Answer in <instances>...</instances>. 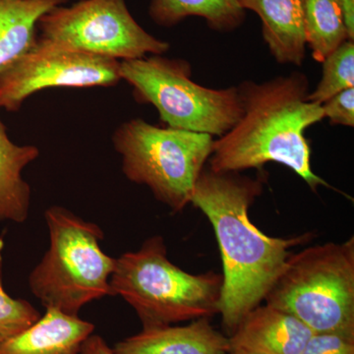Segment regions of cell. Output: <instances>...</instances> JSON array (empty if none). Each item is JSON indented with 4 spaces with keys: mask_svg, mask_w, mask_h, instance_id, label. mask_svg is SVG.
Here are the masks:
<instances>
[{
    "mask_svg": "<svg viewBox=\"0 0 354 354\" xmlns=\"http://www.w3.org/2000/svg\"><path fill=\"white\" fill-rule=\"evenodd\" d=\"M306 44L314 59L323 62L348 35L337 0H302Z\"/></svg>",
    "mask_w": 354,
    "mask_h": 354,
    "instance_id": "17",
    "label": "cell"
},
{
    "mask_svg": "<svg viewBox=\"0 0 354 354\" xmlns=\"http://www.w3.org/2000/svg\"><path fill=\"white\" fill-rule=\"evenodd\" d=\"M39 156L38 147L14 143L0 118V223L28 220L32 193L22 171Z\"/></svg>",
    "mask_w": 354,
    "mask_h": 354,
    "instance_id": "14",
    "label": "cell"
},
{
    "mask_svg": "<svg viewBox=\"0 0 354 354\" xmlns=\"http://www.w3.org/2000/svg\"><path fill=\"white\" fill-rule=\"evenodd\" d=\"M264 178L239 172L203 169L191 204L213 225L223 267L220 315L227 337L244 317L264 301L291 249L308 242L311 234L291 239L268 236L249 218V208L263 193Z\"/></svg>",
    "mask_w": 354,
    "mask_h": 354,
    "instance_id": "1",
    "label": "cell"
},
{
    "mask_svg": "<svg viewBox=\"0 0 354 354\" xmlns=\"http://www.w3.org/2000/svg\"><path fill=\"white\" fill-rule=\"evenodd\" d=\"M66 0H0V73L38 39L39 19Z\"/></svg>",
    "mask_w": 354,
    "mask_h": 354,
    "instance_id": "15",
    "label": "cell"
},
{
    "mask_svg": "<svg viewBox=\"0 0 354 354\" xmlns=\"http://www.w3.org/2000/svg\"><path fill=\"white\" fill-rule=\"evenodd\" d=\"M41 316L27 300L10 297L0 278V346L31 327Z\"/></svg>",
    "mask_w": 354,
    "mask_h": 354,
    "instance_id": "19",
    "label": "cell"
},
{
    "mask_svg": "<svg viewBox=\"0 0 354 354\" xmlns=\"http://www.w3.org/2000/svg\"><path fill=\"white\" fill-rule=\"evenodd\" d=\"M354 86L353 41L342 43L323 62V75L307 100L322 106L330 97Z\"/></svg>",
    "mask_w": 354,
    "mask_h": 354,
    "instance_id": "18",
    "label": "cell"
},
{
    "mask_svg": "<svg viewBox=\"0 0 354 354\" xmlns=\"http://www.w3.org/2000/svg\"><path fill=\"white\" fill-rule=\"evenodd\" d=\"M39 38L97 57L123 60L162 55L171 46L133 18L125 0H81L58 6L38 23Z\"/></svg>",
    "mask_w": 354,
    "mask_h": 354,
    "instance_id": "8",
    "label": "cell"
},
{
    "mask_svg": "<svg viewBox=\"0 0 354 354\" xmlns=\"http://www.w3.org/2000/svg\"><path fill=\"white\" fill-rule=\"evenodd\" d=\"M223 283V274H193L174 265L158 235L115 258L109 281L111 295L134 309L143 328L212 318L220 313Z\"/></svg>",
    "mask_w": 354,
    "mask_h": 354,
    "instance_id": "3",
    "label": "cell"
},
{
    "mask_svg": "<svg viewBox=\"0 0 354 354\" xmlns=\"http://www.w3.org/2000/svg\"><path fill=\"white\" fill-rule=\"evenodd\" d=\"M344 24L348 30L349 41L354 39V0H337Z\"/></svg>",
    "mask_w": 354,
    "mask_h": 354,
    "instance_id": "23",
    "label": "cell"
},
{
    "mask_svg": "<svg viewBox=\"0 0 354 354\" xmlns=\"http://www.w3.org/2000/svg\"><path fill=\"white\" fill-rule=\"evenodd\" d=\"M227 354H253L248 351H242V349H230Z\"/></svg>",
    "mask_w": 354,
    "mask_h": 354,
    "instance_id": "24",
    "label": "cell"
},
{
    "mask_svg": "<svg viewBox=\"0 0 354 354\" xmlns=\"http://www.w3.org/2000/svg\"><path fill=\"white\" fill-rule=\"evenodd\" d=\"M151 19L162 27H174L192 16L204 18L212 30L232 32L245 21V10L239 0H152Z\"/></svg>",
    "mask_w": 354,
    "mask_h": 354,
    "instance_id": "16",
    "label": "cell"
},
{
    "mask_svg": "<svg viewBox=\"0 0 354 354\" xmlns=\"http://www.w3.org/2000/svg\"><path fill=\"white\" fill-rule=\"evenodd\" d=\"M94 330V324L79 316L48 308L31 327L3 342L0 354H78Z\"/></svg>",
    "mask_w": 354,
    "mask_h": 354,
    "instance_id": "13",
    "label": "cell"
},
{
    "mask_svg": "<svg viewBox=\"0 0 354 354\" xmlns=\"http://www.w3.org/2000/svg\"><path fill=\"white\" fill-rule=\"evenodd\" d=\"M300 354H354V337L339 334H313Z\"/></svg>",
    "mask_w": 354,
    "mask_h": 354,
    "instance_id": "21",
    "label": "cell"
},
{
    "mask_svg": "<svg viewBox=\"0 0 354 354\" xmlns=\"http://www.w3.org/2000/svg\"><path fill=\"white\" fill-rule=\"evenodd\" d=\"M214 141L212 135L158 127L142 118L122 123L113 135L128 180L146 185L174 213L191 204Z\"/></svg>",
    "mask_w": 354,
    "mask_h": 354,
    "instance_id": "6",
    "label": "cell"
},
{
    "mask_svg": "<svg viewBox=\"0 0 354 354\" xmlns=\"http://www.w3.org/2000/svg\"><path fill=\"white\" fill-rule=\"evenodd\" d=\"M50 246L29 276L32 295L46 307L79 316L88 304L111 295L115 258L102 250L99 225L62 206L44 213Z\"/></svg>",
    "mask_w": 354,
    "mask_h": 354,
    "instance_id": "4",
    "label": "cell"
},
{
    "mask_svg": "<svg viewBox=\"0 0 354 354\" xmlns=\"http://www.w3.org/2000/svg\"><path fill=\"white\" fill-rule=\"evenodd\" d=\"M78 354H114V351L104 337L93 333L81 344Z\"/></svg>",
    "mask_w": 354,
    "mask_h": 354,
    "instance_id": "22",
    "label": "cell"
},
{
    "mask_svg": "<svg viewBox=\"0 0 354 354\" xmlns=\"http://www.w3.org/2000/svg\"><path fill=\"white\" fill-rule=\"evenodd\" d=\"M262 21L265 43L281 64L300 66L306 55L302 0H239Z\"/></svg>",
    "mask_w": 354,
    "mask_h": 354,
    "instance_id": "12",
    "label": "cell"
},
{
    "mask_svg": "<svg viewBox=\"0 0 354 354\" xmlns=\"http://www.w3.org/2000/svg\"><path fill=\"white\" fill-rule=\"evenodd\" d=\"M264 300L314 334L354 337V237L291 254Z\"/></svg>",
    "mask_w": 354,
    "mask_h": 354,
    "instance_id": "5",
    "label": "cell"
},
{
    "mask_svg": "<svg viewBox=\"0 0 354 354\" xmlns=\"http://www.w3.org/2000/svg\"><path fill=\"white\" fill-rule=\"evenodd\" d=\"M314 333L288 312L259 305L230 335V349L253 354H300Z\"/></svg>",
    "mask_w": 354,
    "mask_h": 354,
    "instance_id": "10",
    "label": "cell"
},
{
    "mask_svg": "<svg viewBox=\"0 0 354 354\" xmlns=\"http://www.w3.org/2000/svg\"><path fill=\"white\" fill-rule=\"evenodd\" d=\"M120 74L132 86L135 100L155 106L167 127L221 137L243 113L237 87L199 85L186 60L162 55L123 60Z\"/></svg>",
    "mask_w": 354,
    "mask_h": 354,
    "instance_id": "7",
    "label": "cell"
},
{
    "mask_svg": "<svg viewBox=\"0 0 354 354\" xmlns=\"http://www.w3.org/2000/svg\"><path fill=\"white\" fill-rule=\"evenodd\" d=\"M211 318H200L184 326H155L116 342L114 354H227V335L216 330Z\"/></svg>",
    "mask_w": 354,
    "mask_h": 354,
    "instance_id": "11",
    "label": "cell"
},
{
    "mask_svg": "<svg viewBox=\"0 0 354 354\" xmlns=\"http://www.w3.org/2000/svg\"><path fill=\"white\" fill-rule=\"evenodd\" d=\"M243 109L234 128L214 141L209 169L241 172L270 162L290 167L317 191L333 188L311 167L307 128L324 118L322 106L307 100L309 84L300 72L263 83L244 81L237 87Z\"/></svg>",
    "mask_w": 354,
    "mask_h": 354,
    "instance_id": "2",
    "label": "cell"
},
{
    "mask_svg": "<svg viewBox=\"0 0 354 354\" xmlns=\"http://www.w3.org/2000/svg\"><path fill=\"white\" fill-rule=\"evenodd\" d=\"M324 118L330 124L354 127V88H346L322 104Z\"/></svg>",
    "mask_w": 354,
    "mask_h": 354,
    "instance_id": "20",
    "label": "cell"
},
{
    "mask_svg": "<svg viewBox=\"0 0 354 354\" xmlns=\"http://www.w3.org/2000/svg\"><path fill=\"white\" fill-rule=\"evenodd\" d=\"M120 62L39 38L0 73V109L18 111L28 97L51 88L111 87L121 81Z\"/></svg>",
    "mask_w": 354,
    "mask_h": 354,
    "instance_id": "9",
    "label": "cell"
}]
</instances>
